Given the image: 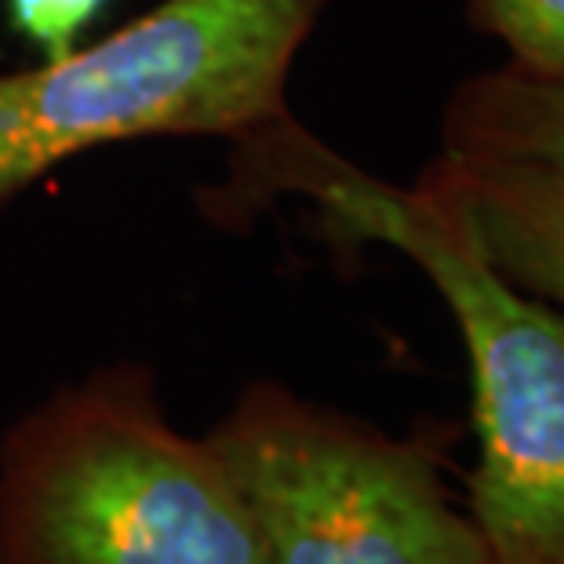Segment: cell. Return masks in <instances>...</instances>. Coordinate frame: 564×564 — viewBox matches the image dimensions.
<instances>
[{
    "label": "cell",
    "mask_w": 564,
    "mask_h": 564,
    "mask_svg": "<svg viewBox=\"0 0 564 564\" xmlns=\"http://www.w3.org/2000/svg\"><path fill=\"white\" fill-rule=\"evenodd\" d=\"M444 150L496 153L564 172V80L510 69L463 84L444 117Z\"/></svg>",
    "instance_id": "cell-6"
},
{
    "label": "cell",
    "mask_w": 564,
    "mask_h": 564,
    "mask_svg": "<svg viewBox=\"0 0 564 564\" xmlns=\"http://www.w3.org/2000/svg\"><path fill=\"white\" fill-rule=\"evenodd\" d=\"M423 186L459 215L502 278L564 306V172L496 153L444 150Z\"/></svg>",
    "instance_id": "cell-5"
},
{
    "label": "cell",
    "mask_w": 564,
    "mask_h": 564,
    "mask_svg": "<svg viewBox=\"0 0 564 564\" xmlns=\"http://www.w3.org/2000/svg\"><path fill=\"white\" fill-rule=\"evenodd\" d=\"M328 0H161L99 44L0 74V204L63 161L147 135L237 147L292 124L284 91Z\"/></svg>",
    "instance_id": "cell-3"
},
{
    "label": "cell",
    "mask_w": 564,
    "mask_h": 564,
    "mask_svg": "<svg viewBox=\"0 0 564 564\" xmlns=\"http://www.w3.org/2000/svg\"><path fill=\"white\" fill-rule=\"evenodd\" d=\"M314 197L346 234L404 251L452 306L474 371L470 510L491 564H564V314L485 259L434 189L376 183L299 124L237 150L226 204Z\"/></svg>",
    "instance_id": "cell-1"
},
{
    "label": "cell",
    "mask_w": 564,
    "mask_h": 564,
    "mask_svg": "<svg viewBox=\"0 0 564 564\" xmlns=\"http://www.w3.org/2000/svg\"><path fill=\"white\" fill-rule=\"evenodd\" d=\"M208 441L273 564H491L430 466L401 441L251 382Z\"/></svg>",
    "instance_id": "cell-4"
},
{
    "label": "cell",
    "mask_w": 564,
    "mask_h": 564,
    "mask_svg": "<svg viewBox=\"0 0 564 564\" xmlns=\"http://www.w3.org/2000/svg\"><path fill=\"white\" fill-rule=\"evenodd\" d=\"M0 564H273L223 455L164 419L153 376L58 387L0 441Z\"/></svg>",
    "instance_id": "cell-2"
},
{
    "label": "cell",
    "mask_w": 564,
    "mask_h": 564,
    "mask_svg": "<svg viewBox=\"0 0 564 564\" xmlns=\"http://www.w3.org/2000/svg\"><path fill=\"white\" fill-rule=\"evenodd\" d=\"M474 19L518 58V69L564 80V0H466Z\"/></svg>",
    "instance_id": "cell-7"
},
{
    "label": "cell",
    "mask_w": 564,
    "mask_h": 564,
    "mask_svg": "<svg viewBox=\"0 0 564 564\" xmlns=\"http://www.w3.org/2000/svg\"><path fill=\"white\" fill-rule=\"evenodd\" d=\"M106 0H8V19L19 37L41 47L44 58L74 52Z\"/></svg>",
    "instance_id": "cell-8"
}]
</instances>
